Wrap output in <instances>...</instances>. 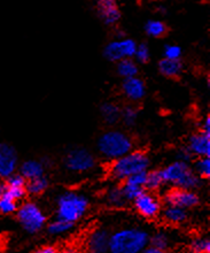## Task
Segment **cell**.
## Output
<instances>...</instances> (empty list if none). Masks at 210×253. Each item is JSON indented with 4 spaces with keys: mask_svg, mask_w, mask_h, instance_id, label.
I'll use <instances>...</instances> for the list:
<instances>
[{
    "mask_svg": "<svg viewBox=\"0 0 210 253\" xmlns=\"http://www.w3.org/2000/svg\"><path fill=\"white\" fill-rule=\"evenodd\" d=\"M150 233L140 226H124L110 231L108 253H140L149 245Z\"/></svg>",
    "mask_w": 210,
    "mask_h": 253,
    "instance_id": "obj_1",
    "label": "cell"
},
{
    "mask_svg": "<svg viewBox=\"0 0 210 253\" xmlns=\"http://www.w3.org/2000/svg\"><path fill=\"white\" fill-rule=\"evenodd\" d=\"M90 206V199L86 195L76 190H66L55 199L54 217L76 226L89 213Z\"/></svg>",
    "mask_w": 210,
    "mask_h": 253,
    "instance_id": "obj_2",
    "label": "cell"
},
{
    "mask_svg": "<svg viewBox=\"0 0 210 253\" xmlns=\"http://www.w3.org/2000/svg\"><path fill=\"white\" fill-rule=\"evenodd\" d=\"M150 167V159L145 151L132 150L125 156L111 161L109 176L116 182H123L132 175L148 171Z\"/></svg>",
    "mask_w": 210,
    "mask_h": 253,
    "instance_id": "obj_3",
    "label": "cell"
},
{
    "mask_svg": "<svg viewBox=\"0 0 210 253\" xmlns=\"http://www.w3.org/2000/svg\"><path fill=\"white\" fill-rule=\"evenodd\" d=\"M160 170L164 185H170L171 188L197 191L202 185L201 178L194 173L191 165L185 161L175 160Z\"/></svg>",
    "mask_w": 210,
    "mask_h": 253,
    "instance_id": "obj_4",
    "label": "cell"
},
{
    "mask_svg": "<svg viewBox=\"0 0 210 253\" xmlns=\"http://www.w3.org/2000/svg\"><path fill=\"white\" fill-rule=\"evenodd\" d=\"M134 140L127 132L121 130H108L97 142L98 152L104 159L114 161L134 150Z\"/></svg>",
    "mask_w": 210,
    "mask_h": 253,
    "instance_id": "obj_5",
    "label": "cell"
},
{
    "mask_svg": "<svg viewBox=\"0 0 210 253\" xmlns=\"http://www.w3.org/2000/svg\"><path fill=\"white\" fill-rule=\"evenodd\" d=\"M16 221L28 235H37L46 228L47 214L39 204L34 200H23L15 213Z\"/></svg>",
    "mask_w": 210,
    "mask_h": 253,
    "instance_id": "obj_6",
    "label": "cell"
},
{
    "mask_svg": "<svg viewBox=\"0 0 210 253\" xmlns=\"http://www.w3.org/2000/svg\"><path fill=\"white\" fill-rule=\"evenodd\" d=\"M64 167L72 174H86L97 167V158L85 147H72L64 158Z\"/></svg>",
    "mask_w": 210,
    "mask_h": 253,
    "instance_id": "obj_7",
    "label": "cell"
},
{
    "mask_svg": "<svg viewBox=\"0 0 210 253\" xmlns=\"http://www.w3.org/2000/svg\"><path fill=\"white\" fill-rule=\"evenodd\" d=\"M135 212L147 221H155L160 219L161 211L163 209L162 200L156 193L143 191L132 202Z\"/></svg>",
    "mask_w": 210,
    "mask_h": 253,
    "instance_id": "obj_8",
    "label": "cell"
},
{
    "mask_svg": "<svg viewBox=\"0 0 210 253\" xmlns=\"http://www.w3.org/2000/svg\"><path fill=\"white\" fill-rule=\"evenodd\" d=\"M161 200H162L163 205L180 207L186 211L195 209L201 203L200 196L197 191L179 188H170L167 190Z\"/></svg>",
    "mask_w": 210,
    "mask_h": 253,
    "instance_id": "obj_9",
    "label": "cell"
},
{
    "mask_svg": "<svg viewBox=\"0 0 210 253\" xmlns=\"http://www.w3.org/2000/svg\"><path fill=\"white\" fill-rule=\"evenodd\" d=\"M137 43L128 37L117 38L106 45L104 50V55L109 61L118 62L124 59H134Z\"/></svg>",
    "mask_w": 210,
    "mask_h": 253,
    "instance_id": "obj_10",
    "label": "cell"
},
{
    "mask_svg": "<svg viewBox=\"0 0 210 253\" xmlns=\"http://www.w3.org/2000/svg\"><path fill=\"white\" fill-rule=\"evenodd\" d=\"M19 154L8 143H0V180H6L19 169Z\"/></svg>",
    "mask_w": 210,
    "mask_h": 253,
    "instance_id": "obj_11",
    "label": "cell"
},
{
    "mask_svg": "<svg viewBox=\"0 0 210 253\" xmlns=\"http://www.w3.org/2000/svg\"><path fill=\"white\" fill-rule=\"evenodd\" d=\"M110 231L105 227H96L85 240L86 253H108Z\"/></svg>",
    "mask_w": 210,
    "mask_h": 253,
    "instance_id": "obj_12",
    "label": "cell"
},
{
    "mask_svg": "<svg viewBox=\"0 0 210 253\" xmlns=\"http://www.w3.org/2000/svg\"><path fill=\"white\" fill-rule=\"evenodd\" d=\"M97 13L106 26H114L121 19L117 0H96Z\"/></svg>",
    "mask_w": 210,
    "mask_h": 253,
    "instance_id": "obj_13",
    "label": "cell"
},
{
    "mask_svg": "<svg viewBox=\"0 0 210 253\" xmlns=\"http://www.w3.org/2000/svg\"><path fill=\"white\" fill-rule=\"evenodd\" d=\"M186 147L193 158H210V133L198 131L191 135Z\"/></svg>",
    "mask_w": 210,
    "mask_h": 253,
    "instance_id": "obj_14",
    "label": "cell"
},
{
    "mask_svg": "<svg viewBox=\"0 0 210 253\" xmlns=\"http://www.w3.org/2000/svg\"><path fill=\"white\" fill-rule=\"evenodd\" d=\"M5 190L3 192L13 199H15L17 203H22L28 197L27 195V180L20 173L10 175L8 178H6L5 182Z\"/></svg>",
    "mask_w": 210,
    "mask_h": 253,
    "instance_id": "obj_15",
    "label": "cell"
},
{
    "mask_svg": "<svg viewBox=\"0 0 210 253\" xmlns=\"http://www.w3.org/2000/svg\"><path fill=\"white\" fill-rule=\"evenodd\" d=\"M146 175L147 171L143 173H138L128 177L127 180L122 182L121 188L123 190L125 198L129 203H132L137 198L139 195L145 191V183H146Z\"/></svg>",
    "mask_w": 210,
    "mask_h": 253,
    "instance_id": "obj_16",
    "label": "cell"
},
{
    "mask_svg": "<svg viewBox=\"0 0 210 253\" xmlns=\"http://www.w3.org/2000/svg\"><path fill=\"white\" fill-rule=\"evenodd\" d=\"M160 220L167 226H183L188 220V211L176 206L163 205V209L160 214Z\"/></svg>",
    "mask_w": 210,
    "mask_h": 253,
    "instance_id": "obj_17",
    "label": "cell"
},
{
    "mask_svg": "<svg viewBox=\"0 0 210 253\" xmlns=\"http://www.w3.org/2000/svg\"><path fill=\"white\" fill-rule=\"evenodd\" d=\"M122 90H123L124 96L131 101L141 100L146 94L145 83L138 76L124 80L123 84H122Z\"/></svg>",
    "mask_w": 210,
    "mask_h": 253,
    "instance_id": "obj_18",
    "label": "cell"
},
{
    "mask_svg": "<svg viewBox=\"0 0 210 253\" xmlns=\"http://www.w3.org/2000/svg\"><path fill=\"white\" fill-rule=\"evenodd\" d=\"M104 202L109 209L113 210H122L129 204L123 193V190L121 188V184L111 185L110 188H108L107 191L105 192Z\"/></svg>",
    "mask_w": 210,
    "mask_h": 253,
    "instance_id": "obj_19",
    "label": "cell"
},
{
    "mask_svg": "<svg viewBox=\"0 0 210 253\" xmlns=\"http://www.w3.org/2000/svg\"><path fill=\"white\" fill-rule=\"evenodd\" d=\"M17 170H19L17 173H20L27 181H29L33 180V178L43 176V175H45L46 168H45L44 164L41 163V160L28 159L19 165V169Z\"/></svg>",
    "mask_w": 210,
    "mask_h": 253,
    "instance_id": "obj_20",
    "label": "cell"
},
{
    "mask_svg": "<svg viewBox=\"0 0 210 253\" xmlns=\"http://www.w3.org/2000/svg\"><path fill=\"white\" fill-rule=\"evenodd\" d=\"M173 244L170 234L164 229H157L149 235V247H153L161 251H169Z\"/></svg>",
    "mask_w": 210,
    "mask_h": 253,
    "instance_id": "obj_21",
    "label": "cell"
},
{
    "mask_svg": "<svg viewBox=\"0 0 210 253\" xmlns=\"http://www.w3.org/2000/svg\"><path fill=\"white\" fill-rule=\"evenodd\" d=\"M75 224L69 223L67 221H64L61 219H58V217H54V219L48 220L45 229L47 230V233L50 234L51 236L60 237L64 236V235L71 233V231L75 229Z\"/></svg>",
    "mask_w": 210,
    "mask_h": 253,
    "instance_id": "obj_22",
    "label": "cell"
},
{
    "mask_svg": "<svg viewBox=\"0 0 210 253\" xmlns=\"http://www.w3.org/2000/svg\"><path fill=\"white\" fill-rule=\"evenodd\" d=\"M50 188V180L46 175L27 181V195L30 197H39Z\"/></svg>",
    "mask_w": 210,
    "mask_h": 253,
    "instance_id": "obj_23",
    "label": "cell"
},
{
    "mask_svg": "<svg viewBox=\"0 0 210 253\" xmlns=\"http://www.w3.org/2000/svg\"><path fill=\"white\" fill-rule=\"evenodd\" d=\"M100 113L107 125H115L121 120L122 110L115 103H105L101 105Z\"/></svg>",
    "mask_w": 210,
    "mask_h": 253,
    "instance_id": "obj_24",
    "label": "cell"
},
{
    "mask_svg": "<svg viewBox=\"0 0 210 253\" xmlns=\"http://www.w3.org/2000/svg\"><path fill=\"white\" fill-rule=\"evenodd\" d=\"M159 70L163 76L169 77V79H175L180 75L183 70V65L180 60H170V59L163 58L159 62Z\"/></svg>",
    "mask_w": 210,
    "mask_h": 253,
    "instance_id": "obj_25",
    "label": "cell"
},
{
    "mask_svg": "<svg viewBox=\"0 0 210 253\" xmlns=\"http://www.w3.org/2000/svg\"><path fill=\"white\" fill-rule=\"evenodd\" d=\"M188 253H210V238L206 235L193 236L187 243Z\"/></svg>",
    "mask_w": 210,
    "mask_h": 253,
    "instance_id": "obj_26",
    "label": "cell"
},
{
    "mask_svg": "<svg viewBox=\"0 0 210 253\" xmlns=\"http://www.w3.org/2000/svg\"><path fill=\"white\" fill-rule=\"evenodd\" d=\"M164 187V182L162 174H161L160 169H153L148 170L146 175V183H145V190L149 192H157Z\"/></svg>",
    "mask_w": 210,
    "mask_h": 253,
    "instance_id": "obj_27",
    "label": "cell"
},
{
    "mask_svg": "<svg viewBox=\"0 0 210 253\" xmlns=\"http://www.w3.org/2000/svg\"><path fill=\"white\" fill-rule=\"evenodd\" d=\"M116 70L118 75L123 77L124 80H127L130 79V77L137 76L139 68L137 62H136L134 59H124V60L117 62Z\"/></svg>",
    "mask_w": 210,
    "mask_h": 253,
    "instance_id": "obj_28",
    "label": "cell"
},
{
    "mask_svg": "<svg viewBox=\"0 0 210 253\" xmlns=\"http://www.w3.org/2000/svg\"><path fill=\"white\" fill-rule=\"evenodd\" d=\"M167 26L160 20H149L145 24V33L149 37L160 38L167 34Z\"/></svg>",
    "mask_w": 210,
    "mask_h": 253,
    "instance_id": "obj_29",
    "label": "cell"
},
{
    "mask_svg": "<svg viewBox=\"0 0 210 253\" xmlns=\"http://www.w3.org/2000/svg\"><path fill=\"white\" fill-rule=\"evenodd\" d=\"M194 173L201 178L202 181L209 180L210 177V158H197V160L193 164Z\"/></svg>",
    "mask_w": 210,
    "mask_h": 253,
    "instance_id": "obj_30",
    "label": "cell"
},
{
    "mask_svg": "<svg viewBox=\"0 0 210 253\" xmlns=\"http://www.w3.org/2000/svg\"><path fill=\"white\" fill-rule=\"evenodd\" d=\"M19 205L20 203L3 192L0 197V215H13L16 213Z\"/></svg>",
    "mask_w": 210,
    "mask_h": 253,
    "instance_id": "obj_31",
    "label": "cell"
},
{
    "mask_svg": "<svg viewBox=\"0 0 210 253\" xmlns=\"http://www.w3.org/2000/svg\"><path fill=\"white\" fill-rule=\"evenodd\" d=\"M138 119V111L137 108L132 106H127L122 110L121 113V120L123 121V124L127 126H132L136 125Z\"/></svg>",
    "mask_w": 210,
    "mask_h": 253,
    "instance_id": "obj_32",
    "label": "cell"
},
{
    "mask_svg": "<svg viewBox=\"0 0 210 253\" xmlns=\"http://www.w3.org/2000/svg\"><path fill=\"white\" fill-rule=\"evenodd\" d=\"M136 60L140 63H146L148 62L150 59V50L147 44H139L137 45V48H136L135 57Z\"/></svg>",
    "mask_w": 210,
    "mask_h": 253,
    "instance_id": "obj_33",
    "label": "cell"
},
{
    "mask_svg": "<svg viewBox=\"0 0 210 253\" xmlns=\"http://www.w3.org/2000/svg\"><path fill=\"white\" fill-rule=\"evenodd\" d=\"M163 55L164 58L170 59V60H180L181 47L176 44H168L164 46Z\"/></svg>",
    "mask_w": 210,
    "mask_h": 253,
    "instance_id": "obj_34",
    "label": "cell"
},
{
    "mask_svg": "<svg viewBox=\"0 0 210 253\" xmlns=\"http://www.w3.org/2000/svg\"><path fill=\"white\" fill-rule=\"evenodd\" d=\"M177 160H180V161H185V163H188L190 164L192 159H193V156H192L190 151H188V149L186 146L181 147V149L178 150L177 152Z\"/></svg>",
    "mask_w": 210,
    "mask_h": 253,
    "instance_id": "obj_35",
    "label": "cell"
},
{
    "mask_svg": "<svg viewBox=\"0 0 210 253\" xmlns=\"http://www.w3.org/2000/svg\"><path fill=\"white\" fill-rule=\"evenodd\" d=\"M33 253H61V250L53 244H45L37 248Z\"/></svg>",
    "mask_w": 210,
    "mask_h": 253,
    "instance_id": "obj_36",
    "label": "cell"
},
{
    "mask_svg": "<svg viewBox=\"0 0 210 253\" xmlns=\"http://www.w3.org/2000/svg\"><path fill=\"white\" fill-rule=\"evenodd\" d=\"M200 130H201V131H204V132L210 133V117H209V115H207L205 120L202 121Z\"/></svg>",
    "mask_w": 210,
    "mask_h": 253,
    "instance_id": "obj_37",
    "label": "cell"
},
{
    "mask_svg": "<svg viewBox=\"0 0 210 253\" xmlns=\"http://www.w3.org/2000/svg\"><path fill=\"white\" fill-rule=\"evenodd\" d=\"M140 253H169V252H166V251H161V250H157V249L153 248V247H147L143 249V250L140 252Z\"/></svg>",
    "mask_w": 210,
    "mask_h": 253,
    "instance_id": "obj_38",
    "label": "cell"
},
{
    "mask_svg": "<svg viewBox=\"0 0 210 253\" xmlns=\"http://www.w3.org/2000/svg\"><path fill=\"white\" fill-rule=\"evenodd\" d=\"M3 190H5V184H3V182H1V180H0V197L2 196Z\"/></svg>",
    "mask_w": 210,
    "mask_h": 253,
    "instance_id": "obj_39",
    "label": "cell"
}]
</instances>
